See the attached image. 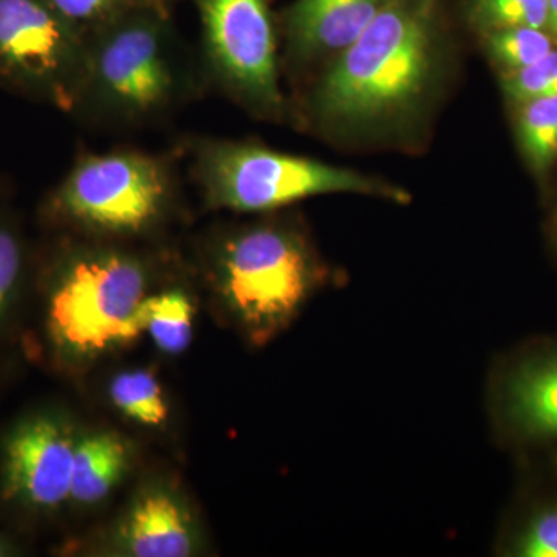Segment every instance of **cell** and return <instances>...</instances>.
Wrapping results in <instances>:
<instances>
[{
  "instance_id": "cell-1",
  "label": "cell",
  "mask_w": 557,
  "mask_h": 557,
  "mask_svg": "<svg viewBox=\"0 0 557 557\" xmlns=\"http://www.w3.org/2000/svg\"><path fill=\"white\" fill-rule=\"evenodd\" d=\"M437 0H394L339 54L313 95L322 123L364 131L423 100L438 65Z\"/></svg>"
},
{
  "instance_id": "cell-2",
  "label": "cell",
  "mask_w": 557,
  "mask_h": 557,
  "mask_svg": "<svg viewBox=\"0 0 557 557\" xmlns=\"http://www.w3.org/2000/svg\"><path fill=\"white\" fill-rule=\"evenodd\" d=\"M327 277L309 240L284 223L237 231L220 249V293L255 346L287 329Z\"/></svg>"
},
{
  "instance_id": "cell-3",
  "label": "cell",
  "mask_w": 557,
  "mask_h": 557,
  "mask_svg": "<svg viewBox=\"0 0 557 557\" xmlns=\"http://www.w3.org/2000/svg\"><path fill=\"white\" fill-rule=\"evenodd\" d=\"M197 174L208 200L239 212L271 211L324 194H359L409 203L408 190L321 161L239 143L200 150Z\"/></svg>"
},
{
  "instance_id": "cell-4",
  "label": "cell",
  "mask_w": 557,
  "mask_h": 557,
  "mask_svg": "<svg viewBox=\"0 0 557 557\" xmlns=\"http://www.w3.org/2000/svg\"><path fill=\"white\" fill-rule=\"evenodd\" d=\"M148 277L119 252L84 256L65 271L50 302V330L73 354H100L145 333Z\"/></svg>"
},
{
  "instance_id": "cell-5",
  "label": "cell",
  "mask_w": 557,
  "mask_h": 557,
  "mask_svg": "<svg viewBox=\"0 0 557 557\" xmlns=\"http://www.w3.org/2000/svg\"><path fill=\"white\" fill-rule=\"evenodd\" d=\"M177 89L164 7L132 11L87 38L84 90L106 108L132 119L152 115Z\"/></svg>"
},
{
  "instance_id": "cell-6",
  "label": "cell",
  "mask_w": 557,
  "mask_h": 557,
  "mask_svg": "<svg viewBox=\"0 0 557 557\" xmlns=\"http://www.w3.org/2000/svg\"><path fill=\"white\" fill-rule=\"evenodd\" d=\"M487 421L500 448L518 460L557 450V335L522 341L487 373Z\"/></svg>"
},
{
  "instance_id": "cell-7",
  "label": "cell",
  "mask_w": 557,
  "mask_h": 557,
  "mask_svg": "<svg viewBox=\"0 0 557 557\" xmlns=\"http://www.w3.org/2000/svg\"><path fill=\"white\" fill-rule=\"evenodd\" d=\"M160 160L139 152L86 157L58 190L67 218L104 233H139L160 218L171 182Z\"/></svg>"
},
{
  "instance_id": "cell-8",
  "label": "cell",
  "mask_w": 557,
  "mask_h": 557,
  "mask_svg": "<svg viewBox=\"0 0 557 557\" xmlns=\"http://www.w3.org/2000/svg\"><path fill=\"white\" fill-rule=\"evenodd\" d=\"M87 39L49 0H0V76L61 106L84 90Z\"/></svg>"
},
{
  "instance_id": "cell-9",
  "label": "cell",
  "mask_w": 557,
  "mask_h": 557,
  "mask_svg": "<svg viewBox=\"0 0 557 557\" xmlns=\"http://www.w3.org/2000/svg\"><path fill=\"white\" fill-rule=\"evenodd\" d=\"M212 70L259 112H281L276 36L269 0H194Z\"/></svg>"
},
{
  "instance_id": "cell-10",
  "label": "cell",
  "mask_w": 557,
  "mask_h": 557,
  "mask_svg": "<svg viewBox=\"0 0 557 557\" xmlns=\"http://www.w3.org/2000/svg\"><path fill=\"white\" fill-rule=\"evenodd\" d=\"M76 443L51 420L20 429L7 448V491L38 507L53 508L72 491Z\"/></svg>"
},
{
  "instance_id": "cell-11",
  "label": "cell",
  "mask_w": 557,
  "mask_h": 557,
  "mask_svg": "<svg viewBox=\"0 0 557 557\" xmlns=\"http://www.w3.org/2000/svg\"><path fill=\"white\" fill-rule=\"evenodd\" d=\"M520 485L494 541L502 557H557V475L536 461H518Z\"/></svg>"
},
{
  "instance_id": "cell-12",
  "label": "cell",
  "mask_w": 557,
  "mask_h": 557,
  "mask_svg": "<svg viewBox=\"0 0 557 557\" xmlns=\"http://www.w3.org/2000/svg\"><path fill=\"white\" fill-rule=\"evenodd\" d=\"M394 0H296L285 14L289 46L304 58L346 50Z\"/></svg>"
},
{
  "instance_id": "cell-13",
  "label": "cell",
  "mask_w": 557,
  "mask_h": 557,
  "mask_svg": "<svg viewBox=\"0 0 557 557\" xmlns=\"http://www.w3.org/2000/svg\"><path fill=\"white\" fill-rule=\"evenodd\" d=\"M124 544L138 557H185L193 552V533L185 511L164 493L146 494L124 525Z\"/></svg>"
},
{
  "instance_id": "cell-14",
  "label": "cell",
  "mask_w": 557,
  "mask_h": 557,
  "mask_svg": "<svg viewBox=\"0 0 557 557\" xmlns=\"http://www.w3.org/2000/svg\"><path fill=\"white\" fill-rule=\"evenodd\" d=\"M127 449L119 437L98 434L76 445L70 497L79 504L102 500L126 467Z\"/></svg>"
},
{
  "instance_id": "cell-15",
  "label": "cell",
  "mask_w": 557,
  "mask_h": 557,
  "mask_svg": "<svg viewBox=\"0 0 557 557\" xmlns=\"http://www.w3.org/2000/svg\"><path fill=\"white\" fill-rule=\"evenodd\" d=\"M145 332L164 354L178 355L193 341L194 307L182 292L148 296L143 306Z\"/></svg>"
},
{
  "instance_id": "cell-16",
  "label": "cell",
  "mask_w": 557,
  "mask_h": 557,
  "mask_svg": "<svg viewBox=\"0 0 557 557\" xmlns=\"http://www.w3.org/2000/svg\"><path fill=\"white\" fill-rule=\"evenodd\" d=\"M518 121L520 149L534 172L557 160V95L522 102Z\"/></svg>"
},
{
  "instance_id": "cell-17",
  "label": "cell",
  "mask_w": 557,
  "mask_h": 557,
  "mask_svg": "<svg viewBox=\"0 0 557 557\" xmlns=\"http://www.w3.org/2000/svg\"><path fill=\"white\" fill-rule=\"evenodd\" d=\"M110 397L124 416L146 426H160L168 420L163 388L149 370L120 373L112 381Z\"/></svg>"
},
{
  "instance_id": "cell-18",
  "label": "cell",
  "mask_w": 557,
  "mask_h": 557,
  "mask_svg": "<svg viewBox=\"0 0 557 557\" xmlns=\"http://www.w3.org/2000/svg\"><path fill=\"white\" fill-rule=\"evenodd\" d=\"M487 54L505 73L516 72L547 57L553 39L539 28H504L485 33Z\"/></svg>"
},
{
  "instance_id": "cell-19",
  "label": "cell",
  "mask_w": 557,
  "mask_h": 557,
  "mask_svg": "<svg viewBox=\"0 0 557 557\" xmlns=\"http://www.w3.org/2000/svg\"><path fill=\"white\" fill-rule=\"evenodd\" d=\"M548 0H471L468 16L480 32L539 28L547 24Z\"/></svg>"
},
{
  "instance_id": "cell-20",
  "label": "cell",
  "mask_w": 557,
  "mask_h": 557,
  "mask_svg": "<svg viewBox=\"0 0 557 557\" xmlns=\"http://www.w3.org/2000/svg\"><path fill=\"white\" fill-rule=\"evenodd\" d=\"M49 3L86 39L132 11L150 7L166 9V0H49Z\"/></svg>"
},
{
  "instance_id": "cell-21",
  "label": "cell",
  "mask_w": 557,
  "mask_h": 557,
  "mask_svg": "<svg viewBox=\"0 0 557 557\" xmlns=\"http://www.w3.org/2000/svg\"><path fill=\"white\" fill-rule=\"evenodd\" d=\"M504 90L509 100L519 104L557 95V50L525 69L505 73Z\"/></svg>"
},
{
  "instance_id": "cell-22",
  "label": "cell",
  "mask_w": 557,
  "mask_h": 557,
  "mask_svg": "<svg viewBox=\"0 0 557 557\" xmlns=\"http://www.w3.org/2000/svg\"><path fill=\"white\" fill-rule=\"evenodd\" d=\"M20 270V245L10 233L0 230V310L5 306L11 289L16 284Z\"/></svg>"
},
{
  "instance_id": "cell-23",
  "label": "cell",
  "mask_w": 557,
  "mask_h": 557,
  "mask_svg": "<svg viewBox=\"0 0 557 557\" xmlns=\"http://www.w3.org/2000/svg\"><path fill=\"white\" fill-rule=\"evenodd\" d=\"M545 28L552 39L557 40V0H548L547 24Z\"/></svg>"
},
{
  "instance_id": "cell-24",
  "label": "cell",
  "mask_w": 557,
  "mask_h": 557,
  "mask_svg": "<svg viewBox=\"0 0 557 557\" xmlns=\"http://www.w3.org/2000/svg\"><path fill=\"white\" fill-rule=\"evenodd\" d=\"M527 460L536 461L541 467L548 469L549 472L557 475V450L544 457L527 458Z\"/></svg>"
},
{
  "instance_id": "cell-25",
  "label": "cell",
  "mask_w": 557,
  "mask_h": 557,
  "mask_svg": "<svg viewBox=\"0 0 557 557\" xmlns=\"http://www.w3.org/2000/svg\"><path fill=\"white\" fill-rule=\"evenodd\" d=\"M549 236H552L553 245H555L557 251V205L552 218H549Z\"/></svg>"
},
{
  "instance_id": "cell-26",
  "label": "cell",
  "mask_w": 557,
  "mask_h": 557,
  "mask_svg": "<svg viewBox=\"0 0 557 557\" xmlns=\"http://www.w3.org/2000/svg\"><path fill=\"white\" fill-rule=\"evenodd\" d=\"M3 555V548H2V544H0V556Z\"/></svg>"
}]
</instances>
